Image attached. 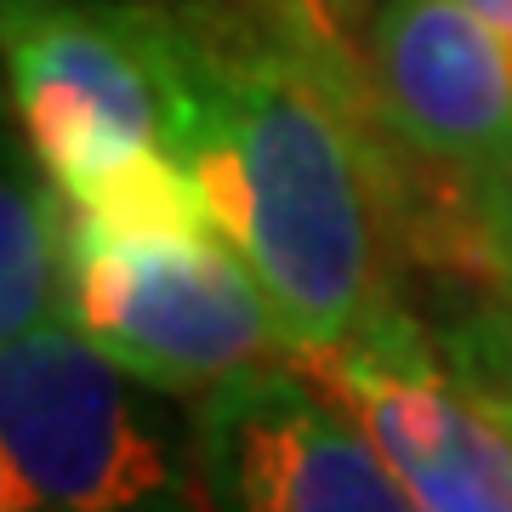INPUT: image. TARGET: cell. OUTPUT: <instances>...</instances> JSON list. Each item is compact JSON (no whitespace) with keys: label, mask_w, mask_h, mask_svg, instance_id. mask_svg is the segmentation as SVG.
<instances>
[{"label":"cell","mask_w":512,"mask_h":512,"mask_svg":"<svg viewBox=\"0 0 512 512\" xmlns=\"http://www.w3.org/2000/svg\"><path fill=\"white\" fill-rule=\"evenodd\" d=\"M194 80V143L217 234L245 256L285 353L359 348L404 313L393 165L370 57L336 0H165Z\"/></svg>","instance_id":"cell-1"},{"label":"cell","mask_w":512,"mask_h":512,"mask_svg":"<svg viewBox=\"0 0 512 512\" xmlns=\"http://www.w3.org/2000/svg\"><path fill=\"white\" fill-rule=\"evenodd\" d=\"M6 86L29 160L69 200L148 148L188 165L194 80L171 6L6 0Z\"/></svg>","instance_id":"cell-2"},{"label":"cell","mask_w":512,"mask_h":512,"mask_svg":"<svg viewBox=\"0 0 512 512\" xmlns=\"http://www.w3.org/2000/svg\"><path fill=\"white\" fill-rule=\"evenodd\" d=\"M0 512H211L154 404L69 325L0 353Z\"/></svg>","instance_id":"cell-3"},{"label":"cell","mask_w":512,"mask_h":512,"mask_svg":"<svg viewBox=\"0 0 512 512\" xmlns=\"http://www.w3.org/2000/svg\"><path fill=\"white\" fill-rule=\"evenodd\" d=\"M456 6H467L501 46H512V0H456Z\"/></svg>","instance_id":"cell-11"},{"label":"cell","mask_w":512,"mask_h":512,"mask_svg":"<svg viewBox=\"0 0 512 512\" xmlns=\"http://www.w3.org/2000/svg\"><path fill=\"white\" fill-rule=\"evenodd\" d=\"M507 63H512V46H507Z\"/></svg>","instance_id":"cell-13"},{"label":"cell","mask_w":512,"mask_h":512,"mask_svg":"<svg viewBox=\"0 0 512 512\" xmlns=\"http://www.w3.org/2000/svg\"><path fill=\"white\" fill-rule=\"evenodd\" d=\"M69 325L165 393H211L285 348L256 274L222 234L114 245L69 228Z\"/></svg>","instance_id":"cell-4"},{"label":"cell","mask_w":512,"mask_h":512,"mask_svg":"<svg viewBox=\"0 0 512 512\" xmlns=\"http://www.w3.org/2000/svg\"><path fill=\"white\" fill-rule=\"evenodd\" d=\"M490 217H495V234H501V245H507V256H512V154L490 183Z\"/></svg>","instance_id":"cell-10"},{"label":"cell","mask_w":512,"mask_h":512,"mask_svg":"<svg viewBox=\"0 0 512 512\" xmlns=\"http://www.w3.org/2000/svg\"><path fill=\"white\" fill-rule=\"evenodd\" d=\"M336 6H342V12H348V18H353V12H359V6H365V0H336Z\"/></svg>","instance_id":"cell-12"},{"label":"cell","mask_w":512,"mask_h":512,"mask_svg":"<svg viewBox=\"0 0 512 512\" xmlns=\"http://www.w3.org/2000/svg\"><path fill=\"white\" fill-rule=\"evenodd\" d=\"M291 365L376 439L416 512H512V410L439 365L410 313L359 348L296 353Z\"/></svg>","instance_id":"cell-5"},{"label":"cell","mask_w":512,"mask_h":512,"mask_svg":"<svg viewBox=\"0 0 512 512\" xmlns=\"http://www.w3.org/2000/svg\"><path fill=\"white\" fill-rule=\"evenodd\" d=\"M46 325H69V194L46 171H23L6 154L0 200V330L6 342Z\"/></svg>","instance_id":"cell-8"},{"label":"cell","mask_w":512,"mask_h":512,"mask_svg":"<svg viewBox=\"0 0 512 512\" xmlns=\"http://www.w3.org/2000/svg\"><path fill=\"white\" fill-rule=\"evenodd\" d=\"M444 359L478 393H490L501 410H512V291L490 296V302H467L444 325Z\"/></svg>","instance_id":"cell-9"},{"label":"cell","mask_w":512,"mask_h":512,"mask_svg":"<svg viewBox=\"0 0 512 512\" xmlns=\"http://www.w3.org/2000/svg\"><path fill=\"white\" fill-rule=\"evenodd\" d=\"M188 444L211 512H416L376 439L302 370L211 387Z\"/></svg>","instance_id":"cell-6"},{"label":"cell","mask_w":512,"mask_h":512,"mask_svg":"<svg viewBox=\"0 0 512 512\" xmlns=\"http://www.w3.org/2000/svg\"><path fill=\"white\" fill-rule=\"evenodd\" d=\"M365 57L393 137L490 188L512 154L507 46L456 0H382Z\"/></svg>","instance_id":"cell-7"}]
</instances>
